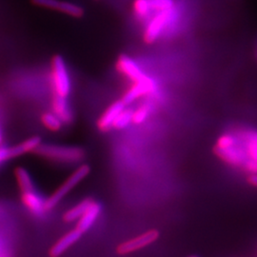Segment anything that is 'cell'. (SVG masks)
Returning a JSON list of instances; mask_svg holds the SVG:
<instances>
[{"label": "cell", "mask_w": 257, "mask_h": 257, "mask_svg": "<svg viewBox=\"0 0 257 257\" xmlns=\"http://www.w3.org/2000/svg\"><path fill=\"white\" fill-rule=\"evenodd\" d=\"M34 153L44 158L67 163H75L82 161L86 156V153L82 148L58 146L42 143Z\"/></svg>", "instance_id": "obj_1"}, {"label": "cell", "mask_w": 257, "mask_h": 257, "mask_svg": "<svg viewBox=\"0 0 257 257\" xmlns=\"http://www.w3.org/2000/svg\"><path fill=\"white\" fill-rule=\"evenodd\" d=\"M90 173H91V167L88 164H82L79 166L74 173L66 179L64 183L62 184L59 188H57L55 193L47 199L44 203L45 211H50L54 209L68 193L90 175Z\"/></svg>", "instance_id": "obj_2"}, {"label": "cell", "mask_w": 257, "mask_h": 257, "mask_svg": "<svg viewBox=\"0 0 257 257\" xmlns=\"http://www.w3.org/2000/svg\"><path fill=\"white\" fill-rule=\"evenodd\" d=\"M52 67L55 94L67 98L71 92V81L63 57L55 55Z\"/></svg>", "instance_id": "obj_3"}, {"label": "cell", "mask_w": 257, "mask_h": 257, "mask_svg": "<svg viewBox=\"0 0 257 257\" xmlns=\"http://www.w3.org/2000/svg\"><path fill=\"white\" fill-rule=\"evenodd\" d=\"M175 16V12L172 9L159 12L158 15L151 20L145 32V40L148 43L155 42L161 35L164 28L169 25Z\"/></svg>", "instance_id": "obj_4"}, {"label": "cell", "mask_w": 257, "mask_h": 257, "mask_svg": "<svg viewBox=\"0 0 257 257\" xmlns=\"http://www.w3.org/2000/svg\"><path fill=\"white\" fill-rule=\"evenodd\" d=\"M159 237V232L156 230H149L141 235H138V237L130 239L126 242H123L120 244L116 248L117 253L120 255H125L131 252H134L140 248H145L155 242Z\"/></svg>", "instance_id": "obj_5"}, {"label": "cell", "mask_w": 257, "mask_h": 257, "mask_svg": "<svg viewBox=\"0 0 257 257\" xmlns=\"http://www.w3.org/2000/svg\"><path fill=\"white\" fill-rule=\"evenodd\" d=\"M32 2L39 6V7H44L47 9L55 10L58 12H61L66 15H69L74 18H82L84 16V9L81 6L71 3V2H66V1H59V0H32Z\"/></svg>", "instance_id": "obj_6"}, {"label": "cell", "mask_w": 257, "mask_h": 257, "mask_svg": "<svg viewBox=\"0 0 257 257\" xmlns=\"http://www.w3.org/2000/svg\"><path fill=\"white\" fill-rule=\"evenodd\" d=\"M156 84L155 80L147 76L145 79L136 82V84L128 90V92L124 94V96L122 98V102L125 105H128L135 100H137L140 96L154 92L156 90Z\"/></svg>", "instance_id": "obj_7"}, {"label": "cell", "mask_w": 257, "mask_h": 257, "mask_svg": "<svg viewBox=\"0 0 257 257\" xmlns=\"http://www.w3.org/2000/svg\"><path fill=\"white\" fill-rule=\"evenodd\" d=\"M83 233L76 228L74 230L68 231L60 239H58L53 247L50 248L49 255L51 257H60L67 249L71 248L74 243H76L79 239L81 238Z\"/></svg>", "instance_id": "obj_8"}, {"label": "cell", "mask_w": 257, "mask_h": 257, "mask_svg": "<svg viewBox=\"0 0 257 257\" xmlns=\"http://www.w3.org/2000/svg\"><path fill=\"white\" fill-rule=\"evenodd\" d=\"M174 0H137L135 3L136 12L142 18L147 17L152 12H162L172 9Z\"/></svg>", "instance_id": "obj_9"}, {"label": "cell", "mask_w": 257, "mask_h": 257, "mask_svg": "<svg viewBox=\"0 0 257 257\" xmlns=\"http://www.w3.org/2000/svg\"><path fill=\"white\" fill-rule=\"evenodd\" d=\"M215 154L222 158L224 161L230 163V165L243 166L248 159L246 150L234 146L226 149L215 148Z\"/></svg>", "instance_id": "obj_10"}, {"label": "cell", "mask_w": 257, "mask_h": 257, "mask_svg": "<svg viewBox=\"0 0 257 257\" xmlns=\"http://www.w3.org/2000/svg\"><path fill=\"white\" fill-rule=\"evenodd\" d=\"M102 207L100 203L96 202L92 200L88 209L81 215V217L77 221L76 229L80 230L82 233L90 230L92 228L94 222L98 218L100 212H101Z\"/></svg>", "instance_id": "obj_11"}, {"label": "cell", "mask_w": 257, "mask_h": 257, "mask_svg": "<svg viewBox=\"0 0 257 257\" xmlns=\"http://www.w3.org/2000/svg\"><path fill=\"white\" fill-rule=\"evenodd\" d=\"M125 106L126 105L122 102V100L112 103L97 121L96 125L98 130L103 133L110 131L112 127L113 121L117 117L120 112L125 109Z\"/></svg>", "instance_id": "obj_12"}, {"label": "cell", "mask_w": 257, "mask_h": 257, "mask_svg": "<svg viewBox=\"0 0 257 257\" xmlns=\"http://www.w3.org/2000/svg\"><path fill=\"white\" fill-rule=\"evenodd\" d=\"M117 67L119 71L136 82L141 81L147 77V75L141 71L139 66L131 57H128V55L120 56Z\"/></svg>", "instance_id": "obj_13"}, {"label": "cell", "mask_w": 257, "mask_h": 257, "mask_svg": "<svg viewBox=\"0 0 257 257\" xmlns=\"http://www.w3.org/2000/svg\"><path fill=\"white\" fill-rule=\"evenodd\" d=\"M53 111L62 123H70L73 120V112L67 98L55 94L53 99Z\"/></svg>", "instance_id": "obj_14"}, {"label": "cell", "mask_w": 257, "mask_h": 257, "mask_svg": "<svg viewBox=\"0 0 257 257\" xmlns=\"http://www.w3.org/2000/svg\"><path fill=\"white\" fill-rule=\"evenodd\" d=\"M21 201L29 211H32L35 214L38 215L45 211V201H43V199L35 191L21 193Z\"/></svg>", "instance_id": "obj_15"}, {"label": "cell", "mask_w": 257, "mask_h": 257, "mask_svg": "<svg viewBox=\"0 0 257 257\" xmlns=\"http://www.w3.org/2000/svg\"><path fill=\"white\" fill-rule=\"evenodd\" d=\"M15 176L21 193L35 191V186L30 173L23 167H17L15 170Z\"/></svg>", "instance_id": "obj_16"}, {"label": "cell", "mask_w": 257, "mask_h": 257, "mask_svg": "<svg viewBox=\"0 0 257 257\" xmlns=\"http://www.w3.org/2000/svg\"><path fill=\"white\" fill-rule=\"evenodd\" d=\"M92 201V199L91 198H86L81 202L78 203L77 205H75L74 207L71 208L70 210H68L65 212L63 214V220L68 223L78 220L81 217L83 213L88 209V207L90 206Z\"/></svg>", "instance_id": "obj_17"}, {"label": "cell", "mask_w": 257, "mask_h": 257, "mask_svg": "<svg viewBox=\"0 0 257 257\" xmlns=\"http://www.w3.org/2000/svg\"><path fill=\"white\" fill-rule=\"evenodd\" d=\"M41 122L45 128L51 132H58L62 128V121L54 112H45L41 116Z\"/></svg>", "instance_id": "obj_18"}, {"label": "cell", "mask_w": 257, "mask_h": 257, "mask_svg": "<svg viewBox=\"0 0 257 257\" xmlns=\"http://www.w3.org/2000/svg\"><path fill=\"white\" fill-rule=\"evenodd\" d=\"M133 113H134V111L132 110H122L117 115L115 120L113 121L111 128H115V130H122V128H126L133 120Z\"/></svg>", "instance_id": "obj_19"}, {"label": "cell", "mask_w": 257, "mask_h": 257, "mask_svg": "<svg viewBox=\"0 0 257 257\" xmlns=\"http://www.w3.org/2000/svg\"><path fill=\"white\" fill-rule=\"evenodd\" d=\"M149 111H150V109L148 106H143V107L139 108L138 110L134 111L132 122H134L135 124L143 123L145 120L147 119Z\"/></svg>", "instance_id": "obj_20"}, {"label": "cell", "mask_w": 257, "mask_h": 257, "mask_svg": "<svg viewBox=\"0 0 257 257\" xmlns=\"http://www.w3.org/2000/svg\"><path fill=\"white\" fill-rule=\"evenodd\" d=\"M236 144V141L234 138L230 135H224L222 136L217 142V146L216 147L222 148V149H226V148L232 147Z\"/></svg>", "instance_id": "obj_21"}, {"label": "cell", "mask_w": 257, "mask_h": 257, "mask_svg": "<svg viewBox=\"0 0 257 257\" xmlns=\"http://www.w3.org/2000/svg\"><path fill=\"white\" fill-rule=\"evenodd\" d=\"M246 152L248 154V157L257 161V145L251 142H247Z\"/></svg>", "instance_id": "obj_22"}, {"label": "cell", "mask_w": 257, "mask_h": 257, "mask_svg": "<svg viewBox=\"0 0 257 257\" xmlns=\"http://www.w3.org/2000/svg\"><path fill=\"white\" fill-rule=\"evenodd\" d=\"M243 167L248 172H250L252 174H257V161H254L253 159L248 157V160L245 162Z\"/></svg>", "instance_id": "obj_23"}, {"label": "cell", "mask_w": 257, "mask_h": 257, "mask_svg": "<svg viewBox=\"0 0 257 257\" xmlns=\"http://www.w3.org/2000/svg\"><path fill=\"white\" fill-rule=\"evenodd\" d=\"M244 138L247 142H251L257 145V132H248L245 134Z\"/></svg>", "instance_id": "obj_24"}, {"label": "cell", "mask_w": 257, "mask_h": 257, "mask_svg": "<svg viewBox=\"0 0 257 257\" xmlns=\"http://www.w3.org/2000/svg\"><path fill=\"white\" fill-rule=\"evenodd\" d=\"M248 182L251 184L252 186L257 187V174H252V175H249V177H248Z\"/></svg>", "instance_id": "obj_25"}, {"label": "cell", "mask_w": 257, "mask_h": 257, "mask_svg": "<svg viewBox=\"0 0 257 257\" xmlns=\"http://www.w3.org/2000/svg\"><path fill=\"white\" fill-rule=\"evenodd\" d=\"M2 141H3V138H2V134H1V131H0V146L2 144Z\"/></svg>", "instance_id": "obj_26"}, {"label": "cell", "mask_w": 257, "mask_h": 257, "mask_svg": "<svg viewBox=\"0 0 257 257\" xmlns=\"http://www.w3.org/2000/svg\"><path fill=\"white\" fill-rule=\"evenodd\" d=\"M0 257H5V255H3V254H0Z\"/></svg>", "instance_id": "obj_27"}, {"label": "cell", "mask_w": 257, "mask_h": 257, "mask_svg": "<svg viewBox=\"0 0 257 257\" xmlns=\"http://www.w3.org/2000/svg\"><path fill=\"white\" fill-rule=\"evenodd\" d=\"M189 257H198V256H196V255H192V256H189Z\"/></svg>", "instance_id": "obj_28"}]
</instances>
